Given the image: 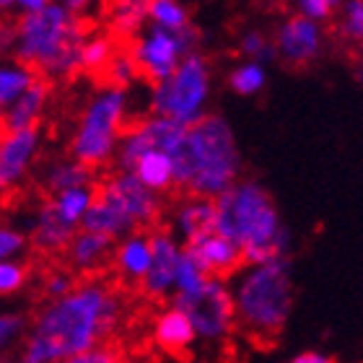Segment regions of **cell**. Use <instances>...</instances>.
Wrapping results in <instances>:
<instances>
[{
    "label": "cell",
    "mask_w": 363,
    "mask_h": 363,
    "mask_svg": "<svg viewBox=\"0 0 363 363\" xmlns=\"http://www.w3.org/2000/svg\"><path fill=\"white\" fill-rule=\"evenodd\" d=\"M125 317V301L104 280H84L62 298H52L31 322L23 363H60L104 345Z\"/></svg>",
    "instance_id": "6da1fadb"
},
{
    "label": "cell",
    "mask_w": 363,
    "mask_h": 363,
    "mask_svg": "<svg viewBox=\"0 0 363 363\" xmlns=\"http://www.w3.org/2000/svg\"><path fill=\"white\" fill-rule=\"evenodd\" d=\"M167 156L174 187L195 197L216 200L242 179V153L234 128L223 114L208 112L197 125L184 130Z\"/></svg>",
    "instance_id": "7a4b0ae2"
},
{
    "label": "cell",
    "mask_w": 363,
    "mask_h": 363,
    "mask_svg": "<svg viewBox=\"0 0 363 363\" xmlns=\"http://www.w3.org/2000/svg\"><path fill=\"white\" fill-rule=\"evenodd\" d=\"M216 203V234L242 250L247 265H265L291 257V231L280 220L278 208L257 179H239Z\"/></svg>",
    "instance_id": "3957f363"
},
{
    "label": "cell",
    "mask_w": 363,
    "mask_h": 363,
    "mask_svg": "<svg viewBox=\"0 0 363 363\" xmlns=\"http://www.w3.org/2000/svg\"><path fill=\"white\" fill-rule=\"evenodd\" d=\"M89 29L84 16L70 11L65 3H50L34 13H18L16 18L13 57L39 78L65 81L81 73V47Z\"/></svg>",
    "instance_id": "277c9868"
},
{
    "label": "cell",
    "mask_w": 363,
    "mask_h": 363,
    "mask_svg": "<svg viewBox=\"0 0 363 363\" xmlns=\"http://www.w3.org/2000/svg\"><path fill=\"white\" fill-rule=\"evenodd\" d=\"M236 322L259 340H270L286 327L294 309V270L291 257L265 265H247L236 275L234 288Z\"/></svg>",
    "instance_id": "5b68a950"
},
{
    "label": "cell",
    "mask_w": 363,
    "mask_h": 363,
    "mask_svg": "<svg viewBox=\"0 0 363 363\" xmlns=\"http://www.w3.org/2000/svg\"><path fill=\"white\" fill-rule=\"evenodd\" d=\"M130 94L122 89L104 86L89 99L78 117L76 133L70 138V159L94 169L114 161L120 138L128 128Z\"/></svg>",
    "instance_id": "8992f818"
},
{
    "label": "cell",
    "mask_w": 363,
    "mask_h": 363,
    "mask_svg": "<svg viewBox=\"0 0 363 363\" xmlns=\"http://www.w3.org/2000/svg\"><path fill=\"white\" fill-rule=\"evenodd\" d=\"M211 91V60L197 50L177 65L172 76L153 84L148 106H151V114H156V117H167V120L177 122L182 128H192L208 114Z\"/></svg>",
    "instance_id": "52a82bcc"
},
{
    "label": "cell",
    "mask_w": 363,
    "mask_h": 363,
    "mask_svg": "<svg viewBox=\"0 0 363 363\" xmlns=\"http://www.w3.org/2000/svg\"><path fill=\"white\" fill-rule=\"evenodd\" d=\"M172 306L187 317L197 340L220 342L234 333V298L231 286L223 278H205L203 286H197L195 291L174 294Z\"/></svg>",
    "instance_id": "ba28073f"
},
{
    "label": "cell",
    "mask_w": 363,
    "mask_h": 363,
    "mask_svg": "<svg viewBox=\"0 0 363 363\" xmlns=\"http://www.w3.org/2000/svg\"><path fill=\"white\" fill-rule=\"evenodd\" d=\"M200 47V31L189 23L182 31H167L159 26H145L135 39L133 47H128L130 57L135 60L138 73L145 76L148 81L159 84L169 78L177 70L187 55L197 52Z\"/></svg>",
    "instance_id": "9c48e42d"
},
{
    "label": "cell",
    "mask_w": 363,
    "mask_h": 363,
    "mask_svg": "<svg viewBox=\"0 0 363 363\" xmlns=\"http://www.w3.org/2000/svg\"><path fill=\"white\" fill-rule=\"evenodd\" d=\"M96 197L117 213H122L140 231L143 226L156 223L161 216V195L140 184L133 172H114L96 189Z\"/></svg>",
    "instance_id": "30bf717a"
},
{
    "label": "cell",
    "mask_w": 363,
    "mask_h": 363,
    "mask_svg": "<svg viewBox=\"0 0 363 363\" xmlns=\"http://www.w3.org/2000/svg\"><path fill=\"white\" fill-rule=\"evenodd\" d=\"M184 130L187 128H182V125L167 120V117L148 114V117H143V120H138L135 125L125 128L112 164L117 167V172H133L138 159H143L145 153H151V151L169 153L172 151L177 140L184 135Z\"/></svg>",
    "instance_id": "8fae6325"
},
{
    "label": "cell",
    "mask_w": 363,
    "mask_h": 363,
    "mask_svg": "<svg viewBox=\"0 0 363 363\" xmlns=\"http://www.w3.org/2000/svg\"><path fill=\"white\" fill-rule=\"evenodd\" d=\"M272 47H275V55L283 57L288 65H309L322 55L325 29L294 13L286 21H280L272 37Z\"/></svg>",
    "instance_id": "7c38bea8"
},
{
    "label": "cell",
    "mask_w": 363,
    "mask_h": 363,
    "mask_svg": "<svg viewBox=\"0 0 363 363\" xmlns=\"http://www.w3.org/2000/svg\"><path fill=\"white\" fill-rule=\"evenodd\" d=\"M42 148V133L34 130H16L0 133V192L18 187L31 172Z\"/></svg>",
    "instance_id": "4fadbf2b"
},
{
    "label": "cell",
    "mask_w": 363,
    "mask_h": 363,
    "mask_svg": "<svg viewBox=\"0 0 363 363\" xmlns=\"http://www.w3.org/2000/svg\"><path fill=\"white\" fill-rule=\"evenodd\" d=\"M182 255V244L172 231H151V265L140 280V291L148 298H169L174 296V270Z\"/></svg>",
    "instance_id": "5bb4252c"
},
{
    "label": "cell",
    "mask_w": 363,
    "mask_h": 363,
    "mask_svg": "<svg viewBox=\"0 0 363 363\" xmlns=\"http://www.w3.org/2000/svg\"><path fill=\"white\" fill-rule=\"evenodd\" d=\"M211 234H216V203L208 197H184L172 213V236L192 247Z\"/></svg>",
    "instance_id": "9a60e30c"
},
{
    "label": "cell",
    "mask_w": 363,
    "mask_h": 363,
    "mask_svg": "<svg viewBox=\"0 0 363 363\" xmlns=\"http://www.w3.org/2000/svg\"><path fill=\"white\" fill-rule=\"evenodd\" d=\"M184 250L195 257V262L200 265V270L208 275V278H223V275H231L242 267V250L236 247L234 242H228L223 236L211 234L200 239L192 247H184Z\"/></svg>",
    "instance_id": "2e32d148"
},
{
    "label": "cell",
    "mask_w": 363,
    "mask_h": 363,
    "mask_svg": "<svg viewBox=\"0 0 363 363\" xmlns=\"http://www.w3.org/2000/svg\"><path fill=\"white\" fill-rule=\"evenodd\" d=\"M112 262L125 283L140 286L151 265V231H133L120 239L112 250Z\"/></svg>",
    "instance_id": "e0dca14e"
},
{
    "label": "cell",
    "mask_w": 363,
    "mask_h": 363,
    "mask_svg": "<svg viewBox=\"0 0 363 363\" xmlns=\"http://www.w3.org/2000/svg\"><path fill=\"white\" fill-rule=\"evenodd\" d=\"M50 101V84L45 78H37L13 104L3 114V130L0 133H16V130H34L42 120V114Z\"/></svg>",
    "instance_id": "ac0fdd59"
},
{
    "label": "cell",
    "mask_w": 363,
    "mask_h": 363,
    "mask_svg": "<svg viewBox=\"0 0 363 363\" xmlns=\"http://www.w3.org/2000/svg\"><path fill=\"white\" fill-rule=\"evenodd\" d=\"M76 231H78L76 226H70L68 220H62L60 216H57L52 203H45L34 213L29 242L34 244L39 252H65V247H68L70 239L76 236Z\"/></svg>",
    "instance_id": "d6986e66"
},
{
    "label": "cell",
    "mask_w": 363,
    "mask_h": 363,
    "mask_svg": "<svg viewBox=\"0 0 363 363\" xmlns=\"http://www.w3.org/2000/svg\"><path fill=\"white\" fill-rule=\"evenodd\" d=\"M112 250H114L112 239H106V236H101V234H91V231H81V228H78L76 236H73L70 244L65 247L70 267L78 272L99 270L106 259L112 257Z\"/></svg>",
    "instance_id": "ffe728a7"
},
{
    "label": "cell",
    "mask_w": 363,
    "mask_h": 363,
    "mask_svg": "<svg viewBox=\"0 0 363 363\" xmlns=\"http://www.w3.org/2000/svg\"><path fill=\"white\" fill-rule=\"evenodd\" d=\"M153 340L159 348L169 350V353H182V350L192 348L197 337L189 327L187 317L174 306H167L159 317L153 319Z\"/></svg>",
    "instance_id": "44dd1931"
},
{
    "label": "cell",
    "mask_w": 363,
    "mask_h": 363,
    "mask_svg": "<svg viewBox=\"0 0 363 363\" xmlns=\"http://www.w3.org/2000/svg\"><path fill=\"white\" fill-rule=\"evenodd\" d=\"M148 26V3L145 0H120L109 8V37L114 42H130Z\"/></svg>",
    "instance_id": "7402d4cb"
},
{
    "label": "cell",
    "mask_w": 363,
    "mask_h": 363,
    "mask_svg": "<svg viewBox=\"0 0 363 363\" xmlns=\"http://www.w3.org/2000/svg\"><path fill=\"white\" fill-rule=\"evenodd\" d=\"M78 228H81V231H91V234H101V236H106V239H112V242H120V239H125L128 234L138 231L122 213H117L114 208L101 203L99 197L94 200V205L89 208V213L84 216V220H81Z\"/></svg>",
    "instance_id": "603a6c76"
},
{
    "label": "cell",
    "mask_w": 363,
    "mask_h": 363,
    "mask_svg": "<svg viewBox=\"0 0 363 363\" xmlns=\"http://www.w3.org/2000/svg\"><path fill=\"white\" fill-rule=\"evenodd\" d=\"M91 182H94V172L73 159L52 161L45 172V187L50 189V195H60V192L78 187H91Z\"/></svg>",
    "instance_id": "cb8c5ba5"
},
{
    "label": "cell",
    "mask_w": 363,
    "mask_h": 363,
    "mask_svg": "<svg viewBox=\"0 0 363 363\" xmlns=\"http://www.w3.org/2000/svg\"><path fill=\"white\" fill-rule=\"evenodd\" d=\"M133 174L140 179V184L153 189L156 195L174 187V179H172V161H169V156L164 151H151V153H145L143 159H138V164L133 167Z\"/></svg>",
    "instance_id": "d4e9b609"
},
{
    "label": "cell",
    "mask_w": 363,
    "mask_h": 363,
    "mask_svg": "<svg viewBox=\"0 0 363 363\" xmlns=\"http://www.w3.org/2000/svg\"><path fill=\"white\" fill-rule=\"evenodd\" d=\"M37 78V73L21 62L0 60V109H8Z\"/></svg>",
    "instance_id": "484cf974"
},
{
    "label": "cell",
    "mask_w": 363,
    "mask_h": 363,
    "mask_svg": "<svg viewBox=\"0 0 363 363\" xmlns=\"http://www.w3.org/2000/svg\"><path fill=\"white\" fill-rule=\"evenodd\" d=\"M117 50H120V45L114 42V37H109L104 31L89 34L84 47H81V70L84 73H104Z\"/></svg>",
    "instance_id": "4316f807"
},
{
    "label": "cell",
    "mask_w": 363,
    "mask_h": 363,
    "mask_svg": "<svg viewBox=\"0 0 363 363\" xmlns=\"http://www.w3.org/2000/svg\"><path fill=\"white\" fill-rule=\"evenodd\" d=\"M94 200H96V189L91 184V187H78V189H68V192H60L50 203H52V208L57 211V216L62 220H68L70 226L78 228L84 216L89 213V208L94 205Z\"/></svg>",
    "instance_id": "83f0119b"
},
{
    "label": "cell",
    "mask_w": 363,
    "mask_h": 363,
    "mask_svg": "<svg viewBox=\"0 0 363 363\" xmlns=\"http://www.w3.org/2000/svg\"><path fill=\"white\" fill-rule=\"evenodd\" d=\"M148 21L159 29L182 31L189 26V11L179 0H151L148 3Z\"/></svg>",
    "instance_id": "f1b7e54d"
},
{
    "label": "cell",
    "mask_w": 363,
    "mask_h": 363,
    "mask_svg": "<svg viewBox=\"0 0 363 363\" xmlns=\"http://www.w3.org/2000/svg\"><path fill=\"white\" fill-rule=\"evenodd\" d=\"M228 84H231V89H234L239 96H255V94H259V91L265 89L267 68L255 60H247L231 70Z\"/></svg>",
    "instance_id": "f546056e"
},
{
    "label": "cell",
    "mask_w": 363,
    "mask_h": 363,
    "mask_svg": "<svg viewBox=\"0 0 363 363\" xmlns=\"http://www.w3.org/2000/svg\"><path fill=\"white\" fill-rule=\"evenodd\" d=\"M104 76H106V86L122 89V91H130V86L140 78L138 65H135V60L130 57L128 47H120V50L114 52V57L109 60V65H106V70H104Z\"/></svg>",
    "instance_id": "4dcf8cb0"
},
{
    "label": "cell",
    "mask_w": 363,
    "mask_h": 363,
    "mask_svg": "<svg viewBox=\"0 0 363 363\" xmlns=\"http://www.w3.org/2000/svg\"><path fill=\"white\" fill-rule=\"evenodd\" d=\"M239 52L247 55L250 60L259 62V65H265V68H267V62H272L278 57V55H275V47H272V39H267L259 29L244 31L242 37H239Z\"/></svg>",
    "instance_id": "1f68e13d"
},
{
    "label": "cell",
    "mask_w": 363,
    "mask_h": 363,
    "mask_svg": "<svg viewBox=\"0 0 363 363\" xmlns=\"http://www.w3.org/2000/svg\"><path fill=\"white\" fill-rule=\"evenodd\" d=\"M205 278H208V275L200 270L195 257L182 247V255H179V259H177V270H174V294H189V291H195L197 286H203Z\"/></svg>",
    "instance_id": "d6a6232c"
},
{
    "label": "cell",
    "mask_w": 363,
    "mask_h": 363,
    "mask_svg": "<svg viewBox=\"0 0 363 363\" xmlns=\"http://www.w3.org/2000/svg\"><path fill=\"white\" fill-rule=\"evenodd\" d=\"M29 270L21 259H3L0 262V296H11L26 286Z\"/></svg>",
    "instance_id": "836d02e7"
},
{
    "label": "cell",
    "mask_w": 363,
    "mask_h": 363,
    "mask_svg": "<svg viewBox=\"0 0 363 363\" xmlns=\"http://www.w3.org/2000/svg\"><path fill=\"white\" fill-rule=\"evenodd\" d=\"M23 333H26V319L16 311H8V314H0V358L6 350H11L16 342L21 340Z\"/></svg>",
    "instance_id": "e575fe53"
},
{
    "label": "cell",
    "mask_w": 363,
    "mask_h": 363,
    "mask_svg": "<svg viewBox=\"0 0 363 363\" xmlns=\"http://www.w3.org/2000/svg\"><path fill=\"white\" fill-rule=\"evenodd\" d=\"M340 34L350 42H358L363 37V3L348 0L340 13Z\"/></svg>",
    "instance_id": "d590c367"
},
{
    "label": "cell",
    "mask_w": 363,
    "mask_h": 363,
    "mask_svg": "<svg viewBox=\"0 0 363 363\" xmlns=\"http://www.w3.org/2000/svg\"><path fill=\"white\" fill-rule=\"evenodd\" d=\"M23 250H26V234L8 226V223H0V262L3 259H18Z\"/></svg>",
    "instance_id": "8d00e7d4"
},
{
    "label": "cell",
    "mask_w": 363,
    "mask_h": 363,
    "mask_svg": "<svg viewBox=\"0 0 363 363\" xmlns=\"http://www.w3.org/2000/svg\"><path fill=\"white\" fill-rule=\"evenodd\" d=\"M296 16H301L311 23H322L330 21L335 16V3L333 0H298L296 3Z\"/></svg>",
    "instance_id": "74e56055"
},
{
    "label": "cell",
    "mask_w": 363,
    "mask_h": 363,
    "mask_svg": "<svg viewBox=\"0 0 363 363\" xmlns=\"http://www.w3.org/2000/svg\"><path fill=\"white\" fill-rule=\"evenodd\" d=\"M60 363H122V353L114 345L104 342V345H96V348L78 353V356H70Z\"/></svg>",
    "instance_id": "f35d334b"
},
{
    "label": "cell",
    "mask_w": 363,
    "mask_h": 363,
    "mask_svg": "<svg viewBox=\"0 0 363 363\" xmlns=\"http://www.w3.org/2000/svg\"><path fill=\"white\" fill-rule=\"evenodd\" d=\"M73 286H76L73 278L65 275V272H55V275L47 278V294H50V298H62L65 294L73 291Z\"/></svg>",
    "instance_id": "ab89813d"
},
{
    "label": "cell",
    "mask_w": 363,
    "mask_h": 363,
    "mask_svg": "<svg viewBox=\"0 0 363 363\" xmlns=\"http://www.w3.org/2000/svg\"><path fill=\"white\" fill-rule=\"evenodd\" d=\"M16 47V21L3 18L0 21V55H13Z\"/></svg>",
    "instance_id": "60d3db41"
},
{
    "label": "cell",
    "mask_w": 363,
    "mask_h": 363,
    "mask_svg": "<svg viewBox=\"0 0 363 363\" xmlns=\"http://www.w3.org/2000/svg\"><path fill=\"white\" fill-rule=\"evenodd\" d=\"M291 363H337L333 356H327L322 350H306V353H298Z\"/></svg>",
    "instance_id": "b9f144b4"
},
{
    "label": "cell",
    "mask_w": 363,
    "mask_h": 363,
    "mask_svg": "<svg viewBox=\"0 0 363 363\" xmlns=\"http://www.w3.org/2000/svg\"><path fill=\"white\" fill-rule=\"evenodd\" d=\"M45 3L47 0H18L16 8H18V13H34V11H39Z\"/></svg>",
    "instance_id": "7bdbcfd3"
},
{
    "label": "cell",
    "mask_w": 363,
    "mask_h": 363,
    "mask_svg": "<svg viewBox=\"0 0 363 363\" xmlns=\"http://www.w3.org/2000/svg\"><path fill=\"white\" fill-rule=\"evenodd\" d=\"M13 6V3H8V0H0V21L6 18V13H8V8Z\"/></svg>",
    "instance_id": "ee69618b"
},
{
    "label": "cell",
    "mask_w": 363,
    "mask_h": 363,
    "mask_svg": "<svg viewBox=\"0 0 363 363\" xmlns=\"http://www.w3.org/2000/svg\"><path fill=\"white\" fill-rule=\"evenodd\" d=\"M3 114H6V109H0V130H3Z\"/></svg>",
    "instance_id": "f6af8a7d"
},
{
    "label": "cell",
    "mask_w": 363,
    "mask_h": 363,
    "mask_svg": "<svg viewBox=\"0 0 363 363\" xmlns=\"http://www.w3.org/2000/svg\"><path fill=\"white\" fill-rule=\"evenodd\" d=\"M0 363H8V361H6V358H0Z\"/></svg>",
    "instance_id": "bcb514c9"
}]
</instances>
